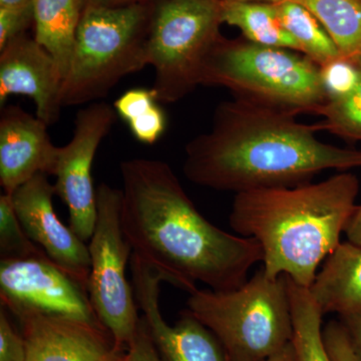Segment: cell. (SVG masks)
I'll return each mask as SVG.
<instances>
[{
    "label": "cell",
    "mask_w": 361,
    "mask_h": 361,
    "mask_svg": "<svg viewBox=\"0 0 361 361\" xmlns=\"http://www.w3.org/2000/svg\"><path fill=\"white\" fill-rule=\"evenodd\" d=\"M123 361H161L142 316L137 334L128 346Z\"/></svg>",
    "instance_id": "cell-29"
},
{
    "label": "cell",
    "mask_w": 361,
    "mask_h": 361,
    "mask_svg": "<svg viewBox=\"0 0 361 361\" xmlns=\"http://www.w3.org/2000/svg\"><path fill=\"white\" fill-rule=\"evenodd\" d=\"M275 4L282 25L296 40L300 54L319 66L341 58L336 42L307 8L292 0Z\"/></svg>",
    "instance_id": "cell-21"
},
{
    "label": "cell",
    "mask_w": 361,
    "mask_h": 361,
    "mask_svg": "<svg viewBox=\"0 0 361 361\" xmlns=\"http://www.w3.org/2000/svg\"><path fill=\"white\" fill-rule=\"evenodd\" d=\"M30 2H32V0H0V6H23Z\"/></svg>",
    "instance_id": "cell-34"
},
{
    "label": "cell",
    "mask_w": 361,
    "mask_h": 361,
    "mask_svg": "<svg viewBox=\"0 0 361 361\" xmlns=\"http://www.w3.org/2000/svg\"><path fill=\"white\" fill-rule=\"evenodd\" d=\"M47 126L18 106H6L0 116V185L4 193L16 190L39 174L56 173L59 148Z\"/></svg>",
    "instance_id": "cell-15"
},
{
    "label": "cell",
    "mask_w": 361,
    "mask_h": 361,
    "mask_svg": "<svg viewBox=\"0 0 361 361\" xmlns=\"http://www.w3.org/2000/svg\"><path fill=\"white\" fill-rule=\"evenodd\" d=\"M360 180L341 172L318 183L235 194L229 224L255 240L271 279L286 275L310 288L319 267L341 243L355 213Z\"/></svg>",
    "instance_id": "cell-3"
},
{
    "label": "cell",
    "mask_w": 361,
    "mask_h": 361,
    "mask_svg": "<svg viewBox=\"0 0 361 361\" xmlns=\"http://www.w3.org/2000/svg\"><path fill=\"white\" fill-rule=\"evenodd\" d=\"M120 171L122 226L132 256L164 282L189 294L197 283L229 291L262 262L255 240L226 232L202 215L166 161L130 159Z\"/></svg>",
    "instance_id": "cell-1"
},
{
    "label": "cell",
    "mask_w": 361,
    "mask_h": 361,
    "mask_svg": "<svg viewBox=\"0 0 361 361\" xmlns=\"http://www.w3.org/2000/svg\"><path fill=\"white\" fill-rule=\"evenodd\" d=\"M113 106L118 118L127 123L130 134L142 144H156L167 130V116L152 87L127 90Z\"/></svg>",
    "instance_id": "cell-22"
},
{
    "label": "cell",
    "mask_w": 361,
    "mask_h": 361,
    "mask_svg": "<svg viewBox=\"0 0 361 361\" xmlns=\"http://www.w3.org/2000/svg\"><path fill=\"white\" fill-rule=\"evenodd\" d=\"M130 269L135 300L161 361H229L217 337L189 311L174 326L166 322L160 310L164 280L158 273L133 256Z\"/></svg>",
    "instance_id": "cell-12"
},
{
    "label": "cell",
    "mask_w": 361,
    "mask_h": 361,
    "mask_svg": "<svg viewBox=\"0 0 361 361\" xmlns=\"http://www.w3.org/2000/svg\"><path fill=\"white\" fill-rule=\"evenodd\" d=\"M189 295L188 311L217 337L229 361H262L292 341L286 275L271 279L261 267L239 288Z\"/></svg>",
    "instance_id": "cell-6"
},
{
    "label": "cell",
    "mask_w": 361,
    "mask_h": 361,
    "mask_svg": "<svg viewBox=\"0 0 361 361\" xmlns=\"http://www.w3.org/2000/svg\"><path fill=\"white\" fill-rule=\"evenodd\" d=\"M296 361H334L323 338V313L310 289L294 283L288 277Z\"/></svg>",
    "instance_id": "cell-20"
},
{
    "label": "cell",
    "mask_w": 361,
    "mask_h": 361,
    "mask_svg": "<svg viewBox=\"0 0 361 361\" xmlns=\"http://www.w3.org/2000/svg\"><path fill=\"white\" fill-rule=\"evenodd\" d=\"M222 0H158L147 59L154 70L152 89L161 104H175L201 85L209 54L222 35Z\"/></svg>",
    "instance_id": "cell-7"
},
{
    "label": "cell",
    "mask_w": 361,
    "mask_h": 361,
    "mask_svg": "<svg viewBox=\"0 0 361 361\" xmlns=\"http://www.w3.org/2000/svg\"><path fill=\"white\" fill-rule=\"evenodd\" d=\"M307 8L343 58L361 59V0H292Z\"/></svg>",
    "instance_id": "cell-19"
},
{
    "label": "cell",
    "mask_w": 361,
    "mask_h": 361,
    "mask_svg": "<svg viewBox=\"0 0 361 361\" xmlns=\"http://www.w3.org/2000/svg\"><path fill=\"white\" fill-rule=\"evenodd\" d=\"M360 63H361V59H360Z\"/></svg>",
    "instance_id": "cell-36"
},
{
    "label": "cell",
    "mask_w": 361,
    "mask_h": 361,
    "mask_svg": "<svg viewBox=\"0 0 361 361\" xmlns=\"http://www.w3.org/2000/svg\"><path fill=\"white\" fill-rule=\"evenodd\" d=\"M296 116L233 97L221 102L210 129L185 148V177L235 194L312 182L329 170L361 168V151L316 137Z\"/></svg>",
    "instance_id": "cell-2"
},
{
    "label": "cell",
    "mask_w": 361,
    "mask_h": 361,
    "mask_svg": "<svg viewBox=\"0 0 361 361\" xmlns=\"http://www.w3.org/2000/svg\"><path fill=\"white\" fill-rule=\"evenodd\" d=\"M325 346L334 361H358L350 338L341 320H330L323 329Z\"/></svg>",
    "instance_id": "cell-27"
},
{
    "label": "cell",
    "mask_w": 361,
    "mask_h": 361,
    "mask_svg": "<svg viewBox=\"0 0 361 361\" xmlns=\"http://www.w3.org/2000/svg\"><path fill=\"white\" fill-rule=\"evenodd\" d=\"M227 1H242V2H270V4H277L282 0H227Z\"/></svg>",
    "instance_id": "cell-35"
},
{
    "label": "cell",
    "mask_w": 361,
    "mask_h": 361,
    "mask_svg": "<svg viewBox=\"0 0 361 361\" xmlns=\"http://www.w3.org/2000/svg\"><path fill=\"white\" fill-rule=\"evenodd\" d=\"M0 256L2 259L49 258L28 236L18 219L11 195L0 196Z\"/></svg>",
    "instance_id": "cell-24"
},
{
    "label": "cell",
    "mask_w": 361,
    "mask_h": 361,
    "mask_svg": "<svg viewBox=\"0 0 361 361\" xmlns=\"http://www.w3.org/2000/svg\"><path fill=\"white\" fill-rule=\"evenodd\" d=\"M348 241L361 246V204L356 206L355 213L346 227Z\"/></svg>",
    "instance_id": "cell-31"
},
{
    "label": "cell",
    "mask_w": 361,
    "mask_h": 361,
    "mask_svg": "<svg viewBox=\"0 0 361 361\" xmlns=\"http://www.w3.org/2000/svg\"><path fill=\"white\" fill-rule=\"evenodd\" d=\"M54 195V185L47 175L39 174L18 188L11 198L30 238L54 264L89 290V246L59 219L52 201Z\"/></svg>",
    "instance_id": "cell-11"
},
{
    "label": "cell",
    "mask_w": 361,
    "mask_h": 361,
    "mask_svg": "<svg viewBox=\"0 0 361 361\" xmlns=\"http://www.w3.org/2000/svg\"><path fill=\"white\" fill-rule=\"evenodd\" d=\"M0 301L16 317L42 313L101 323L87 289L49 258L2 259Z\"/></svg>",
    "instance_id": "cell-10"
},
{
    "label": "cell",
    "mask_w": 361,
    "mask_h": 361,
    "mask_svg": "<svg viewBox=\"0 0 361 361\" xmlns=\"http://www.w3.org/2000/svg\"><path fill=\"white\" fill-rule=\"evenodd\" d=\"M314 115L323 118L313 123L317 132L326 130L345 141L361 142V73L360 82L350 94L327 101Z\"/></svg>",
    "instance_id": "cell-23"
},
{
    "label": "cell",
    "mask_w": 361,
    "mask_h": 361,
    "mask_svg": "<svg viewBox=\"0 0 361 361\" xmlns=\"http://www.w3.org/2000/svg\"><path fill=\"white\" fill-rule=\"evenodd\" d=\"M0 361H26V346L23 334L14 329L6 313L0 310Z\"/></svg>",
    "instance_id": "cell-28"
},
{
    "label": "cell",
    "mask_w": 361,
    "mask_h": 361,
    "mask_svg": "<svg viewBox=\"0 0 361 361\" xmlns=\"http://www.w3.org/2000/svg\"><path fill=\"white\" fill-rule=\"evenodd\" d=\"M308 289L323 315L361 312V246L341 242Z\"/></svg>",
    "instance_id": "cell-16"
},
{
    "label": "cell",
    "mask_w": 361,
    "mask_h": 361,
    "mask_svg": "<svg viewBox=\"0 0 361 361\" xmlns=\"http://www.w3.org/2000/svg\"><path fill=\"white\" fill-rule=\"evenodd\" d=\"M262 361H296L295 350H294L292 341L277 351L276 353Z\"/></svg>",
    "instance_id": "cell-33"
},
{
    "label": "cell",
    "mask_w": 361,
    "mask_h": 361,
    "mask_svg": "<svg viewBox=\"0 0 361 361\" xmlns=\"http://www.w3.org/2000/svg\"><path fill=\"white\" fill-rule=\"evenodd\" d=\"M63 75L56 59L26 33L0 49V106L11 96L30 97L47 126L61 118Z\"/></svg>",
    "instance_id": "cell-14"
},
{
    "label": "cell",
    "mask_w": 361,
    "mask_h": 361,
    "mask_svg": "<svg viewBox=\"0 0 361 361\" xmlns=\"http://www.w3.org/2000/svg\"><path fill=\"white\" fill-rule=\"evenodd\" d=\"M96 226L90 239L89 296L97 319L127 350L141 318L134 287L127 278L132 248L122 226V191L103 183L97 188Z\"/></svg>",
    "instance_id": "cell-8"
},
{
    "label": "cell",
    "mask_w": 361,
    "mask_h": 361,
    "mask_svg": "<svg viewBox=\"0 0 361 361\" xmlns=\"http://www.w3.org/2000/svg\"><path fill=\"white\" fill-rule=\"evenodd\" d=\"M82 11V0H33V37L56 59L63 80Z\"/></svg>",
    "instance_id": "cell-17"
},
{
    "label": "cell",
    "mask_w": 361,
    "mask_h": 361,
    "mask_svg": "<svg viewBox=\"0 0 361 361\" xmlns=\"http://www.w3.org/2000/svg\"><path fill=\"white\" fill-rule=\"evenodd\" d=\"M158 0H82L84 7L87 6L118 7L133 6V4H149Z\"/></svg>",
    "instance_id": "cell-32"
},
{
    "label": "cell",
    "mask_w": 361,
    "mask_h": 361,
    "mask_svg": "<svg viewBox=\"0 0 361 361\" xmlns=\"http://www.w3.org/2000/svg\"><path fill=\"white\" fill-rule=\"evenodd\" d=\"M116 118L115 109L106 102L87 104L75 115L71 141L59 148L56 195L68 208V226L85 242L92 238L97 215L92 179L94 157Z\"/></svg>",
    "instance_id": "cell-9"
},
{
    "label": "cell",
    "mask_w": 361,
    "mask_h": 361,
    "mask_svg": "<svg viewBox=\"0 0 361 361\" xmlns=\"http://www.w3.org/2000/svg\"><path fill=\"white\" fill-rule=\"evenodd\" d=\"M360 61L341 56L320 66L323 87L329 101L348 96L360 82Z\"/></svg>",
    "instance_id": "cell-25"
},
{
    "label": "cell",
    "mask_w": 361,
    "mask_h": 361,
    "mask_svg": "<svg viewBox=\"0 0 361 361\" xmlns=\"http://www.w3.org/2000/svg\"><path fill=\"white\" fill-rule=\"evenodd\" d=\"M339 320L348 330L356 357L361 361V312L339 316Z\"/></svg>",
    "instance_id": "cell-30"
},
{
    "label": "cell",
    "mask_w": 361,
    "mask_h": 361,
    "mask_svg": "<svg viewBox=\"0 0 361 361\" xmlns=\"http://www.w3.org/2000/svg\"><path fill=\"white\" fill-rule=\"evenodd\" d=\"M33 0L23 6H0V49L33 25Z\"/></svg>",
    "instance_id": "cell-26"
},
{
    "label": "cell",
    "mask_w": 361,
    "mask_h": 361,
    "mask_svg": "<svg viewBox=\"0 0 361 361\" xmlns=\"http://www.w3.org/2000/svg\"><path fill=\"white\" fill-rule=\"evenodd\" d=\"M18 318L26 361H123L125 356L102 323L42 313Z\"/></svg>",
    "instance_id": "cell-13"
},
{
    "label": "cell",
    "mask_w": 361,
    "mask_h": 361,
    "mask_svg": "<svg viewBox=\"0 0 361 361\" xmlns=\"http://www.w3.org/2000/svg\"><path fill=\"white\" fill-rule=\"evenodd\" d=\"M222 20L241 30L253 44L299 52L298 44L282 25L276 4L222 0Z\"/></svg>",
    "instance_id": "cell-18"
},
{
    "label": "cell",
    "mask_w": 361,
    "mask_h": 361,
    "mask_svg": "<svg viewBox=\"0 0 361 361\" xmlns=\"http://www.w3.org/2000/svg\"><path fill=\"white\" fill-rule=\"evenodd\" d=\"M156 2L84 7L61 90L63 108L102 101L123 78L148 66Z\"/></svg>",
    "instance_id": "cell-4"
},
{
    "label": "cell",
    "mask_w": 361,
    "mask_h": 361,
    "mask_svg": "<svg viewBox=\"0 0 361 361\" xmlns=\"http://www.w3.org/2000/svg\"><path fill=\"white\" fill-rule=\"evenodd\" d=\"M201 85L291 115H314L329 101L320 66L300 52L221 37L207 59Z\"/></svg>",
    "instance_id": "cell-5"
}]
</instances>
